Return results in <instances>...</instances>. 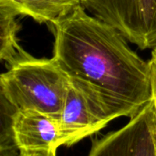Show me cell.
<instances>
[{
  "instance_id": "obj_1",
  "label": "cell",
  "mask_w": 156,
  "mask_h": 156,
  "mask_svg": "<svg viewBox=\"0 0 156 156\" xmlns=\"http://www.w3.org/2000/svg\"><path fill=\"white\" fill-rule=\"evenodd\" d=\"M52 25L53 60L106 125L133 117L153 100L150 62L115 27L82 5Z\"/></svg>"
},
{
  "instance_id": "obj_2",
  "label": "cell",
  "mask_w": 156,
  "mask_h": 156,
  "mask_svg": "<svg viewBox=\"0 0 156 156\" xmlns=\"http://www.w3.org/2000/svg\"><path fill=\"white\" fill-rule=\"evenodd\" d=\"M0 88L1 98L15 110H33L58 118L70 84L53 58L27 54L1 75Z\"/></svg>"
},
{
  "instance_id": "obj_3",
  "label": "cell",
  "mask_w": 156,
  "mask_h": 156,
  "mask_svg": "<svg viewBox=\"0 0 156 156\" xmlns=\"http://www.w3.org/2000/svg\"><path fill=\"white\" fill-rule=\"evenodd\" d=\"M92 16L141 49L156 46V0H80Z\"/></svg>"
},
{
  "instance_id": "obj_4",
  "label": "cell",
  "mask_w": 156,
  "mask_h": 156,
  "mask_svg": "<svg viewBox=\"0 0 156 156\" xmlns=\"http://www.w3.org/2000/svg\"><path fill=\"white\" fill-rule=\"evenodd\" d=\"M88 156H156L154 98L125 126L93 141Z\"/></svg>"
},
{
  "instance_id": "obj_5",
  "label": "cell",
  "mask_w": 156,
  "mask_h": 156,
  "mask_svg": "<svg viewBox=\"0 0 156 156\" xmlns=\"http://www.w3.org/2000/svg\"><path fill=\"white\" fill-rule=\"evenodd\" d=\"M11 131L21 155L57 154L59 144L58 118L33 110H15Z\"/></svg>"
},
{
  "instance_id": "obj_6",
  "label": "cell",
  "mask_w": 156,
  "mask_h": 156,
  "mask_svg": "<svg viewBox=\"0 0 156 156\" xmlns=\"http://www.w3.org/2000/svg\"><path fill=\"white\" fill-rule=\"evenodd\" d=\"M105 126L106 124L91 112L81 94L70 86L58 117L60 146H71Z\"/></svg>"
},
{
  "instance_id": "obj_7",
  "label": "cell",
  "mask_w": 156,
  "mask_h": 156,
  "mask_svg": "<svg viewBox=\"0 0 156 156\" xmlns=\"http://www.w3.org/2000/svg\"><path fill=\"white\" fill-rule=\"evenodd\" d=\"M0 5L38 23L53 24L81 5L80 0H0Z\"/></svg>"
},
{
  "instance_id": "obj_8",
  "label": "cell",
  "mask_w": 156,
  "mask_h": 156,
  "mask_svg": "<svg viewBox=\"0 0 156 156\" xmlns=\"http://www.w3.org/2000/svg\"><path fill=\"white\" fill-rule=\"evenodd\" d=\"M17 16L11 8L0 5V58L8 67L29 54L19 45L17 32L20 25L16 20Z\"/></svg>"
},
{
  "instance_id": "obj_9",
  "label": "cell",
  "mask_w": 156,
  "mask_h": 156,
  "mask_svg": "<svg viewBox=\"0 0 156 156\" xmlns=\"http://www.w3.org/2000/svg\"><path fill=\"white\" fill-rule=\"evenodd\" d=\"M15 109L1 98V133L0 156H19L20 153L15 144L11 131V116Z\"/></svg>"
},
{
  "instance_id": "obj_10",
  "label": "cell",
  "mask_w": 156,
  "mask_h": 156,
  "mask_svg": "<svg viewBox=\"0 0 156 156\" xmlns=\"http://www.w3.org/2000/svg\"><path fill=\"white\" fill-rule=\"evenodd\" d=\"M152 71V88H153V98L156 103V68L150 63Z\"/></svg>"
},
{
  "instance_id": "obj_11",
  "label": "cell",
  "mask_w": 156,
  "mask_h": 156,
  "mask_svg": "<svg viewBox=\"0 0 156 156\" xmlns=\"http://www.w3.org/2000/svg\"><path fill=\"white\" fill-rule=\"evenodd\" d=\"M149 62L156 68V46L152 51V56H151V59L149 60Z\"/></svg>"
},
{
  "instance_id": "obj_12",
  "label": "cell",
  "mask_w": 156,
  "mask_h": 156,
  "mask_svg": "<svg viewBox=\"0 0 156 156\" xmlns=\"http://www.w3.org/2000/svg\"><path fill=\"white\" fill-rule=\"evenodd\" d=\"M19 156H27V155H20ZM30 156H57V154H39V155H30Z\"/></svg>"
}]
</instances>
